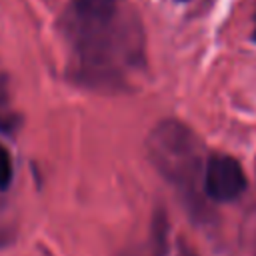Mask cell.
Wrapping results in <instances>:
<instances>
[{
	"label": "cell",
	"mask_w": 256,
	"mask_h": 256,
	"mask_svg": "<svg viewBox=\"0 0 256 256\" xmlns=\"http://www.w3.org/2000/svg\"><path fill=\"white\" fill-rule=\"evenodd\" d=\"M70 78L94 90H120L144 68V30L124 0H76L58 22Z\"/></svg>",
	"instance_id": "obj_1"
},
{
	"label": "cell",
	"mask_w": 256,
	"mask_h": 256,
	"mask_svg": "<svg viewBox=\"0 0 256 256\" xmlns=\"http://www.w3.org/2000/svg\"><path fill=\"white\" fill-rule=\"evenodd\" d=\"M148 152L168 184L188 202H196L202 172V144L198 136L178 120H162L148 136Z\"/></svg>",
	"instance_id": "obj_2"
},
{
	"label": "cell",
	"mask_w": 256,
	"mask_h": 256,
	"mask_svg": "<svg viewBox=\"0 0 256 256\" xmlns=\"http://www.w3.org/2000/svg\"><path fill=\"white\" fill-rule=\"evenodd\" d=\"M246 190V174L232 156L216 154L204 166V192L214 202H232Z\"/></svg>",
	"instance_id": "obj_3"
},
{
	"label": "cell",
	"mask_w": 256,
	"mask_h": 256,
	"mask_svg": "<svg viewBox=\"0 0 256 256\" xmlns=\"http://www.w3.org/2000/svg\"><path fill=\"white\" fill-rule=\"evenodd\" d=\"M166 230H168V226H166V220H164V214H156V218H154V222H152V234H150V238H148V242L144 244V248H138L132 256H144V254H148V256H164V252H166Z\"/></svg>",
	"instance_id": "obj_4"
},
{
	"label": "cell",
	"mask_w": 256,
	"mask_h": 256,
	"mask_svg": "<svg viewBox=\"0 0 256 256\" xmlns=\"http://www.w3.org/2000/svg\"><path fill=\"white\" fill-rule=\"evenodd\" d=\"M12 176H14L12 158H10L8 150L0 144V190H8V188H10Z\"/></svg>",
	"instance_id": "obj_5"
},
{
	"label": "cell",
	"mask_w": 256,
	"mask_h": 256,
	"mask_svg": "<svg viewBox=\"0 0 256 256\" xmlns=\"http://www.w3.org/2000/svg\"><path fill=\"white\" fill-rule=\"evenodd\" d=\"M6 100H8V78H6V72L0 68V130H10V124H12L10 114L2 110Z\"/></svg>",
	"instance_id": "obj_6"
},
{
	"label": "cell",
	"mask_w": 256,
	"mask_h": 256,
	"mask_svg": "<svg viewBox=\"0 0 256 256\" xmlns=\"http://www.w3.org/2000/svg\"><path fill=\"white\" fill-rule=\"evenodd\" d=\"M180 256H194V254H192V252H188V250H184V248H182V250H180Z\"/></svg>",
	"instance_id": "obj_7"
},
{
	"label": "cell",
	"mask_w": 256,
	"mask_h": 256,
	"mask_svg": "<svg viewBox=\"0 0 256 256\" xmlns=\"http://www.w3.org/2000/svg\"><path fill=\"white\" fill-rule=\"evenodd\" d=\"M252 40L256 42V20H254V30H252Z\"/></svg>",
	"instance_id": "obj_8"
}]
</instances>
